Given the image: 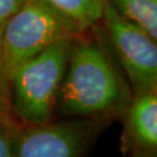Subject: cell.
<instances>
[{
    "label": "cell",
    "mask_w": 157,
    "mask_h": 157,
    "mask_svg": "<svg viewBox=\"0 0 157 157\" xmlns=\"http://www.w3.org/2000/svg\"><path fill=\"white\" fill-rule=\"evenodd\" d=\"M85 33L73 40L56 106L70 117H122L133 90L106 49Z\"/></svg>",
    "instance_id": "1"
},
{
    "label": "cell",
    "mask_w": 157,
    "mask_h": 157,
    "mask_svg": "<svg viewBox=\"0 0 157 157\" xmlns=\"http://www.w3.org/2000/svg\"><path fill=\"white\" fill-rule=\"evenodd\" d=\"M87 32L48 0H26L2 29L1 65L5 84L22 63L63 40Z\"/></svg>",
    "instance_id": "2"
},
{
    "label": "cell",
    "mask_w": 157,
    "mask_h": 157,
    "mask_svg": "<svg viewBox=\"0 0 157 157\" xmlns=\"http://www.w3.org/2000/svg\"><path fill=\"white\" fill-rule=\"evenodd\" d=\"M73 40L52 44L12 75L8 83L13 85V105L23 122L39 124L51 119Z\"/></svg>",
    "instance_id": "3"
},
{
    "label": "cell",
    "mask_w": 157,
    "mask_h": 157,
    "mask_svg": "<svg viewBox=\"0 0 157 157\" xmlns=\"http://www.w3.org/2000/svg\"><path fill=\"white\" fill-rule=\"evenodd\" d=\"M101 23L133 93L157 90V43L108 2Z\"/></svg>",
    "instance_id": "4"
},
{
    "label": "cell",
    "mask_w": 157,
    "mask_h": 157,
    "mask_svg": "<svg viewBox=\"0 0 157 157\" xmlns=\"http://www.w3.org/2000/svg\"><path fill=\"white\" fill-rule=\"evenodd\" d=\"M97 119L80 118L32 124L15 140L14 156L76 157L89 146Z\"/></svg>",
    "instance_id": "5"
},
{
    "label": "cell",
    "mask_w": 157,
    "mask_h": 157,
    "mask_svg": "<svg viewBox=\"0 0 157 157\" xmlns=\"http://www.w3.org/2000/svg\"><path fill=\"white\" fill-rule=\"evenodd\" d=\"M122 119L124 151L133 156L157 157L156 91L134 93Z\"/></svg>",
    "instance_id": "6"
},
{
    "label": "cell",
    "mask_w": 157,
    "mask_h": 157,
    "mask_svg": "<svg viewBox=\"0 0 157 157\" xmlns=\"http://www.w3.org/2000/svg\"><path fill=\"white\" fill-rule=\"evenodd\" d=\"M157 43V0H107Z\"/></svg>",
    "instance_id": "7"
},
{
    "label": "cell",
    "mask_w": 157,
    "mask_h": 157,
    "mask_svg": "<svg viewBox=\"0 0 157 157\" xmlns=\"http://www.w3.org/2000/svg\"><path fill=\"white\" fill-rule=\"evenodd\" d=\"M84 30L101 21L107 0H48Z\"/></svg>",
    "instance_id": "8"
},
{
    "label": "cell",
    "mask_w": 157,
    "mask_h": 157,
    "mask_svg": "<svg viewBox=\"0 0 157 157\" xmlns=\"http://www.w3.org/2000/svg\"><path fill=\"white\" fill-rule=\"evenodd\" d=\"M14 143L8 129L0 124V157L14 156Z\"/></svg>",
    "instance_id": "9"
},
{
    "label": "cell",
    "mask_w": 157,
    "mask_h": 157,
    "mask_svg": "<svg viewBox=\"0 0 157 157\" xmlns=\"http://www.w3.org/2000/svg\"><path fill=\"white\" fill-rule=\"evenodd\" d=\"M26 0H0V25L4 26L6 21L25 4Z\"/></svg>",
    "instance_id": "10"
},
{
    "label": "cell",
    "mask_w": 157,
    "mask_h": 157,
    "mask_svg": "<svg viewBox=\"0 0 157 157\" xmlns=\"http://www.w3.org/2000/svg\"><path fill=\"white\" fill-rule=\"evenodd\" d=\"M2 29L4 26L0 25V98L4 93V87H5V80H4V75H2V65H1V52H2Z\"/></svg>",
    "instance_id": "11"
},
{
    "label": "cell",
    "mask_w": 157,
    "mask_h": 157,
    "mask_svg": "<svg viewBox=\"0 0 157 157\" xmlns=\"http://www.w3.org/2000/svg\"><path fill=\"white\" fill-rule=\"evenodd\" d=\"M156 92H157V90H156Z\"/></svg>",
    "instance_id": "12"
}]
</instances>
